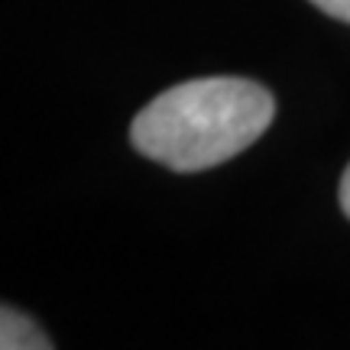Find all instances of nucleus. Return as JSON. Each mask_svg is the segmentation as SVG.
Listing matches in <instances>:
<instances>
[{
    "instance_id": "f257e3e1",
    "label": "nucleus",
    "mask_w": 350,
    "mask_h": 350,
    "mask_svg": "<svg viewBox=\"0 0 350 350\" xmlns=\"http://www.w3.org/2000/svg\"><path fill=\"white\" fill-rule=\"evenodd\" d=\"M273 117V94L250 78H191L133 117L130 143L172 172H204L253 146Z\"/></svg>"
},
{
    "instance_id": "f03ea898",
    "label": "nucleus",
    "mask_w": 350,
    "mask_h": 350,
    "mask_svg": "<svg viewBox=\"0 0 350 350\" xmlns=\"http://www.w3.org/2000/svg\"><path fill=\"white\" fill-rule=\"evenodd\" d=\"M46 331L16 308L0 305V350H49Z\"/></svg>"
},
{
    "instance_id": "7ed1b4c3",
    "label": "nucleus",
    "mask_w": 350,
    "mask_h": 350,
    "mask_svg": "<svg viewBox=\"0 0 350 350\" xmlns=\"http://www.w3.org/2000/svg\"><path fill=\"white\" fill-rule=\"evenodd\" d=\"M312 3L318 7V10H325L327 16L350 23V0H312Z\"/></svg>"
},
{
    "instance_id": "20e7f679",
    "label": "nucleus",
    "mask_w": 350,
    "mask_h": 350,
    "mask_svg": "<svg viewBox=\"0 0 350 350\" xmlns=\"http://www.w3.org/2000/svg\"><path fill=\"white\" fill-rule=\"evenodd\" d=\"M340 208H344V214L350 217V165H347V172H344V178H340Z\"/></svg>"
}]
</instances>
